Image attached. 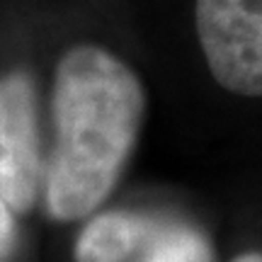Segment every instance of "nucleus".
<instances>
[{"mask_svg":"<svg viewBox=\"0 0 262 262\" xmlns=\"http://www.w3.org/2000/svg\"><path fill=\"white\" fill-rule=\"evenodd\" d=\"M15 243V221H12V206L0 194V262L5 260Z\"/></svg>","mask_w":262,"mask_h":262,"instance_id":"nucleus-5","label":"nucleus"},{"mask_svg":"<svg viewBox=\"0 0 262 262\" xmlns=\"http://www.w3.org/2000/svg\"><path fill=\"white\" fill-rule=\"evenodd\" d=\"M39 139L34 95L25 75L0 80V194L12 211H27L39 192Z\"/></svg>","mask_w":262,"mask_h":262,"instance_id":"nucleus-4","label":"nucleus"},{"mask_svg":"<svg viewBox=\"0 0 262 262\" xmlns=\"http://www.w3.org/2000/svg\"><path fill=\"white\" fill-rule=\"evenodd\" d=\"M75 262H211V248L187 224L136 211H107L83 228Z\"/></svg>","mask_w":262,"mask_h":262,"instance_id":"nucleus-2","label":"nucleus"},{"mask_svg":"<svg viewBox=\"0 0 262 262\" xmlns=\"http://www.w3.org/2000/svg\"><path fill=\"white\" fill-rule=\"evenodd\" d=\"M233 262H262V255H255V253H250V255H241V257H235Z\"/></svg>","mask_w":262,"mask_h":262,"instance_id":"nucleus-6","label":"nucleus"},{"mask_svg":"<svg viewBox=\"0 0 262 262\" xmlns=\"http://www.w3.org/2000/svg\"><path fill=\"white\" fill-rule=\"evenodd\" d=\"M196 37L216 83L262 97V0H196Z\"/></svg>","mask_w":262,"mask_h":262,"instance_id":"nucleus-3","label":"nucleus"},{"mask_svg":"<svg viewBox=\"0 0 262 262\" xmlns=\"http://www.w3.org/2000/svg\"><path fill=\"white\" fill-rule=\"evenodd\" d=\"M146 112L139 75L102 47L78 44L56 66V146L47 168V209L58 221L93 214L114 189Z\"/></svg>","mask_w":262,"mask_h":262,"instance_id":"nucleus-1","label":"nucleus"}]
</instances>
